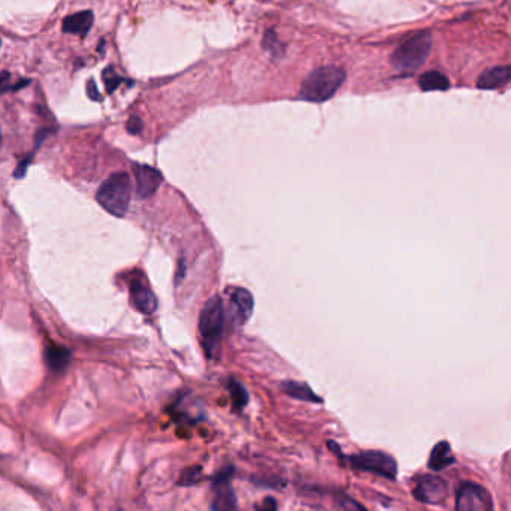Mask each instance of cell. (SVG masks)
I'll return each instance as SVG.
<instances>
[{
  "label": "cell",
  "instance_id": "cell-1",
  "mask_svg": "<svg viewBox=\"0 0 511 511\" xmlns=\"http://www.w3.org/2000/svg\"><path fill=\"white\" fill-rule=\"evenodd\" d=\"M346 74L337 66H321L311 72L301 87L299 97L308 102H325L338 92Z\"/></svg>",
  "mask_w": 511,
  "mask_h": 511
},
{
  "label": "cell",
  "instance_id": "cell-2",
  "mask_svg": "<svg viewBox=\"0 0 511 511\" xmlns=\"http://www.w3.org/2000/svg\"><path fill=\"white\" fill-rule=\"evenodd\" d=\"M97 202L115 217H123L130 205L132 183L126 172H115L109 175L101 184L96 195Z\"/></svg>",
  "mask_w": 511,
  "mask_h": 511
},
{
  "label": "cell",
  "instance_id": "cell-3",
  "mask_svg": "<svg viewBox=\"0 0 511 511\" xmlns=\"http://www.w3.org/2000/svg\"><path fill=\"white\" fill-rule=\"evenodd\" d=\"M225 329V305L221 298L214 296L204 305L199 316V332L206 353L213 356L218 351Z\"/></svg>",
  "mask_w": 511,
  "mask_h": 511
},
{
  "label": "cell",
  "instance_id": "cell-4",
  "mask_svg": "<svg viewBox=\"0 0 511 511\" xmlns=\"http://www.w3.org/2000/svg\"><path fill=\"white\" fill-rule=\"evenodd\" d=\"M430 47V31H419L395 50L392 54V64L399 72H414L426 62Z\"/></svg>",
  "mask_w": 511,
  "mask_h": 511
},
{
  "label": "cell",
  "instance_id": "cell-5",
  "mask_svg": "<svg viewBox=\"0 0 511 511\" xmlns=\"http://www.w3.org/2000/svg\"><path fill=\"white\" fill-rule=\"evenodd\" d=\"M351 468L363 471V472H372L380 477H384L387 480H395L398 475V463L396 461L384 451L379 450H366L360 451L358 454H353V456L347 458Z\"/></svg>",
  "mask_w": 511,
  "mask_h": 511
},
{
  "label": "cell",
  "instance_id": "cell-6",
  "mask_svg": "<svg viewBox=\"0 0 511 511\" xmlns=\"http://www.w3.org/2000/svg\"><path fill=\"white\" fill-rule=\"evenodd\" d=\"M233 472H235V468L229 465L211 477L214 492L213 503H211V510L213 511H238L237 496L230 486Z\"/></svg>",
  "mask_w": 511,
  "mask_h": 511
},
{
  "label": "cell",
  "instance_id": "cell-7",
  "mask_svg": "<svg viewBox=\"0 0 511 511\" xmlns=\"http://www.w3.org/2000/svg\"><path fill=\"white\" fill-rule=\"evenodd\" d=\"M456 511H493L492 496L477 483H463L456 493Z\"/></svg>",
  "mask_w": 511,
  "mask_h": 511
},
{
  "label": "cell",
  "instance_id": "cell-8",
  "mask_svg": "<svg viewBox=\"0 0 511 511\" xmlns=\"http://www.w3.org/2000/svg\"><path fill=\"white\" fill-rule=\"evenodd\" d=\"M449 493L447 483L437 475H421L413 491V495L420 503L440 504Z\"/></svg>",
  "mask_w": 511,
  "mask_h": 511
},
{
  "label": "cell",
  "instance_id": "cell-9",
  "mask_svg": "<svg viewBox=\"0 0 511 511\" xmlns=\"http://www.w3.org/2000/svg\"><path fill=\"white\" fill-rule=\"evenodd\" d=\"M133 174H135L136 195L139 199H148L154 196L163 183V175L148 164L133 163Z\"/></svg>",
  "mask_w": 511,
  "mask_h": 511
},
{
  "label": "cell",
  "instance_id": "cell-10",
  "mask_svg": "<svg viewBox=\"0 0 511 511\" xmlns=\"http://www.w3.org/2000/svg\"><path fill=\"white\" fill-rule=\"evenodd\" d=\"M130 301L139 313L151 314L158 308V299L150 286L142 280H133L130 283Z\"/></svg>",
  "mask_w": 511,
  "mask_h": 511
},
{
  "label": "cell",
  "instance_id": "cell-11",
  "mask_svg": "<svg viewBox=\"0 0 511 511\" xmlns=\"http://www.w3.org/2000/svg\"><path fill=\"white\" fill-rule=\"evenodd\" d=\"M254 308L253 296L248 290L238 288V290L232 295V318L233 323L237 326L244 325L250 318Z\"/></svg>",
  "mask_w": 511,
  "mask_h": 511
},
{
  "label": "cell",
  "instance_id": "cell-12",
  "mask_svg": "<svg viewBox=\"0 0 511 511\" xmlns=\"http://www.w3.org/2000/svg\"><path fill=\"white\" fill-rule=\"evenodd\" d=\"M94 15L92 10H81V13L72 14L63 20V31L71 33V35H78L84 38L93 26Z\"/></svg>",
  "mask_w": 511,
  "mask_h": 511
},
{
  "label": "cell",
  "instance_id": "cell-13",
  "mask_svg": "<svg viewBox=\"0 0 511 511\" xmlns=\"http://www.w3.org/2000/svg\"><path fill=\"white\" fill-rule=\"evenodd\" d=\"M508 81H511V64L496 66V68L487 69L480 75L477 87L483 88V90H492V88L505 85Z\"/></svg>",
  "mask_w": 511,
  "mask_h": 511
},
{
  "label": "cell",
  "instance_id": "cell-14",
  "mask_svg": "<svg viewBox=\"0 0 511 511\" xmlns=\"http://www.w3.org/2000/svg\"><path fill=\"white\" fill-rule=\"evenodd\" d=\"M454 462H456V459H454V456L451 454L450 444L447 441H440L430 451L428 466L432 471H441L444 468H447V466L453 465Z\"/></svg>",
  "mask_w": 511,
  "mask_h": 511
},
{
  "label": "cell",
  "instance_id": "cell-15",
  "mask_svg": "<svg viewBox=\"0 0 511 511\" xmlns=\"http://www.w3.org/2000/svg\"><path fill=\"white\" fill-rule=\"evenodd\" d=\"M71 358L72 353L69 349L55 346V344H50L48 347H46V360L52 371L59 372L63 371L64 368H68V365L71 363Z\"/></svg>",
  "mask_w": 511,
  "mask_h": 511
},
{
  "label": "cell",
  "instance_id": "cell-16",
  "mask_svg": "<svg viewBox=\"0 0 511 511\" xmlns=\"http://www.w3.org/2000/svg\"><path fill=\"white\" fill-rule=\"evenodd\" d=\"M281 388L286 395L292 396L295 399H299V401H307V402H314V404L321 402V399L304 383L284 382L281 384Z\"/></svg>",
  "mask_w": 511,
  "mask_h": 511
},
{
  "label": "cell",
  "instance_id": "cell-17",
  "mask_svg": "<svg viewBox=\"0 0 511 511\" xmlns=\"http://www.w3.org/2000/svg\"><path fill=\"white\" fill-rule=\"evenodd\" d=\"M419 85L424 92H434V90H447L450 87V83L446 75H442L441 72L437 71H432L420 76Z\"/></svg>",
  "mask_w": 511,
  "mask_h": 511
},
{
  "label": "cell",
  "instance_id": "cell-18",
  "mask_svg": "<svg viewBox=\"0 0 511 511\" xmlns=\"http://www.w3.org/2000/svg\"><path fill=\"white\" fill-rule=\"evenodd\" d=\"M230 398H232V407L235 411H241L244 407L248 404V393L241 383L237 380H229L227 383Z\"/></svg>",
  "mask_w": 511,
  "mask_h": 511
},
{
  "label": "cell",
  "instance_id": "cell-19",
  "mask_svg": "<svg viewBox=\"0 0 511 511\" xmlns=\"http://www.w3.org/2000/svg\"><path fill=\"white\" fill-rule=\"evenodd\" d=\"M262 46H263L265 51H268L275 59H280L284 52V46L280 42L279 36L275 35L274 30H268L265 33Z\"/></svg>",
  "mask_w": 511,
  "mask_h": 511
},
{
  "label": "cell",
  "instance_id": "cell-20",
  "mask_svg": "<svg viewBox=\"0 0 511 511\" xmlns=\"http://www.w3.org/2000/svg\"><path fill=\"white\" fill-rule=\"evenodd\" d=\"M204 479H205V477L202 474V466L195 465V466H190V468H186L181 472L178 484L186 486V487L187 486H195L197 483H201Z\"/></svg>",
  "mask_w": 511,
  "mask_h": 511
},
{
  "label": "cell",
  "instance_id": "cell-21",
  "mask_svg": "<svg viewBox=\"0 0 511 511\" xmlns=\"http://www.w3.org/2000/svg\"><path fill=\"white\" fill-rule=\"evenodd\" d=\"M102 76H104V83H105V87H106L108 93H113V92H115V88H117L121 83H125L123 78H121V76H120V75L114 71L113 66H108V68H105V71H104Z\"/></svg>",
  "mask_w": 511,
  "mask_h": 511
},
{
  "label": "cell",
  "instance_id": "cell-22",
  "mask_svg": "<svg viewBox=\"0 0 511 511\" xmlns=\"http://www.w3.org/2000/svg\"><path fill=\"white\" fill-rule=\"evenodd\" d=\"M30 84V80H20L17 84L13 83V76L9 72L0 74V93H5L9 90H18L21 87H26Z\"/></svg>",
  "mask_w": 511,
  "mask_h": 511
},
{
  "label": "cell",
  "instance_id": "cell-23",
  "mask_svg": "<svg viewBox=\"0 0 511 511\" xmlns=\"http://www.w3.org/2000/svg\"><path fill=\"white\" fill-rule=\"evenodd\" d=\"M337 499H338V504L342 511H368L363 505H360L356 499L346 493H340L337 496Z\"/></svg>",
  "mask_w": 511,
  "mask_h": 511
},
{
  "label": "cell",
  "instance_id": "cell-24",
  "mask_svg": "<svg viewBox=\"0 0 511 511\" xmlns=\"http://www.w3.org/2000/svg\"><path fill=\"white\" fill-rule=\"evenodd\" d=\"M254 511H279V505L272 496H268L260 504L254 505Z\"/></svg>",
  "mask_w": 511,
  "mask_h": 511
},
{
  "label": "cell",
  "instance_id": "cell-25",
  "mask_svg": "<svg viewBox=\"0 0 511 511\" xmlns=\"http://www.w3.org/2000/svg\"><path fill=\"white\" fill-rule=\"evenodd\" d=\"M87 94L92 99V101H101V93H99L96 83L93 80H88V83H87Z\"/></svg>",
  "mask_w": 511,
  "mask_h": 511
},
{
  "label": "cell",
  "instance_id": "cell-26",
  "mask_svg": "<svg viewBox=\"0 0 511 511\" xmlns=\"http://www.w3.org/2000/svg\"><path fill=\"white\" fill-rule=\"evenodd\" d=\"M127 130L130 133H133V135H136V133H139L142 130V121L141 118L138 117H132L129 121H127Z\"/></svg>",
  "mask_w": 511,
  "mask_h": 511
},
{
  "label": "cell",
  "instance_id": "cell-27",
  "mask_svg": "<svg viewBox=\"0 0 511 511\" xmlns=\"http://www.w3.org/2000/svg\"><path fill=\"white\" fill-rule=\"evenodd\" d=\"M328 446H329V449H330L333 453L337 454L338 459H341V462H344V459H346V456H344V454H342L341 447L338 446V444H337V442H333V441H328Z\"/></svg>",
  "mask_w": 511,
  "mask_h": 511
}]
</instances>
